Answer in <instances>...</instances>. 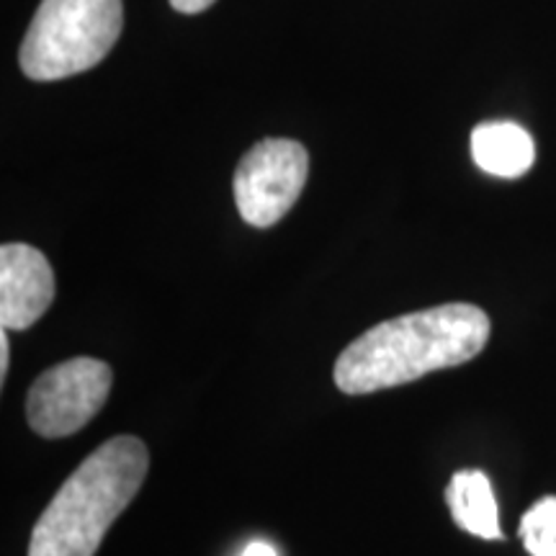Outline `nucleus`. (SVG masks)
<instances>
[{"label":"nucleus","instance_id":"nucleus-2","mask_svg":"<svg viewBox=\"0 0 556 556\" xmlns=\"http://www.w3.org/2000/svg\"><path fill=\"white\" fill-rule=\"evenodd\" d=\"M148 469V446L135 435H116L96 448L39 516L29 556H96L109 528L137 497Z\"/></svg>","mask_w":556,"mask_h":556},{"label":"nucleus","instance_id":"nucleus-6","mask_svg":"<svg viewBox=\"0 0 556 556\" xmlns=\"http://www.w3.org/2000/svg\"><path fill=\"white\" fill-rule=\"evenodd\" d=\"M54 274L50 261L24 242L0 248V325L3 330H26L50 309Z\"/></svg>","mask_w":556,"mask_h":556},{"label":"nucleus","instance_id":"nucleus-1","mask_svg":"<svg viewBox=\"0 0 556 556\" xmlns=\"http://www.w3.org/2000/svg\"><path fill=\"white\" fill-rule=\"evenodd\" d=\"M490 340V317L475 304H438L374 325L336 361V387L358 397L477 358Z\"/></svg>","mask_w":556,"mask_h":556},{"label":"nucleus","instance_id":"nucleus-11","mask_svg":"<svg viewBox=\"0 0 556 556\" xmlns=\"http://www.w3.org/2000/svg\"><path fill=\"white\" fill-rule=\"evenodd\" d=\"M9 361H11L9 330H3L0 332V379H5V374H9Z\"/></svg>","mask_w":556,"mask_h":556},{"label":"nucleus","instance_id":"nucleus-4","mask_svg":"<svg viewBox=\"0 0 556 556\" xmlns=\"http://www.w3.org/2000/svg\"><path fill=\"white\" fill-rule=\"evenodd\" d=\"M114 371L99 358H70L47 368L26 394V420L41 438H65L86 428L106 405Z\"/></svg>","mask_w":556,"mask_h":556},{"label":"nucleus","instance_id":"nucleus-7","mask_svg":"<svg viewBox=\"0 0 556 556\" xmlns=\"http://www.w3.org/2000/svg\"><path fill=\"white\" fill-rule=\"evenodd\" d=\"M471 157L490 176L520 178L533 168L536 144L516 122H484L471 131Z\"/></svg>","mask_w":556,"mask_h":556},{"label":"nucleus","instance_id":"nucleus-5","mask_svg":"<svg viewBox=\"0 0 556 556\" xmlns=\"http://www.w3.org/2000/svg\"><path fill=\"white\" fill-rule=\"evenodd\" d=\"M309 173V155L294 139H263L235 170V201L253 227H270L296 204Z\"/></svg>","mask_w":556,"mask_h":556},{"label":"nucleus","instance_id":"nucleus-9","mask_svg":"<svg viewBox=\"0 0 556 556\" xmlns=\"http://www.w3.org/2000/svg\"><path fill=\"white\" fill-rule=\"evenodd\" d=\"M520 539L531 556H556V497L539 500L520 520Z\"/></svg>","mask_w":556,"mask_h":556},{"label":"nucleus","instance_id":"nucleus-3","mask_svg":"<svg viewBox=\"0 0 556 556\" xmlns=\"http://www.w3.org/2000/svg\"><path fill=\"white\" fill-rule=\"evenodd\" d=\"M124 26L122 0H41L18 52L31 80H62L96 67Z\"/></svg>","mask_w":556,"mask_h":556},{"label":"nucleus","instance_id":"nucleus-12","mask_svg":"<svg viewBox=\"0 0 556 556\" xmlns=\"http://www.w3.org/2000/svg\"><path fill=\"white\" fill-rule=\"evenodd\" d=\"M242 556H278L276 548L266 544V541H255V544H250Z\"/></svg>","mask_w":556,"mask_h":556},{"label":"nucleus","instance_id":"nucleus-8","mask_svg":"<svg viewBox=\"0 0 556 556\" xmlns=\"http://www.w3.org/2000/svg\"><path fill=\"white\" fill-rule=\"evenodd\" d=\"M446 503L451 507L456 526L479 539H500L497 500L484 471H456L446 490Z\"/></svg>","mask_w":556,"mask_h":556},{"label":"nucleus","instance_id":"nucleus-10","mask_svg":"<svg viewBox=\"0 0 556 556\" xmlns=\"http://www.w3.org/2000/svg\"><path fill=\"white\" fill-rule=\"evenodd\" d=\"M212 3H217V0H170L173 9H176L178 13H186V16L206 11Z\"/></svg>","mask_w":556,"mask_h":556}]
</instances>
